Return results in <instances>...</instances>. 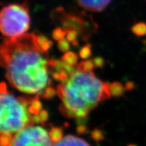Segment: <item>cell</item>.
Instances as JSON below:
<instances>
[{"label": "cell", "instance_id": "1", "mask_svg": "<svg viewBox=\"0 0 146 146\" xmlns=\"http://www.w3.org/2000/svg\"><path fill=\"white\" fill-rule=\"evenodd\" d=\"M0 53L5 77L18 91L40 96L50 87L51 59L39 47L36 34L6 38Z\"/></svg>", "mask_w": 146, "mask_h": 146}, {"label": "cell", "instance_id": "2", "mask_svg": "<svg viewBox=\"0 0 146 146\" xmlns=\"http://www.w3.org/2000/svg\"><path fill=\"white\" fill-rule=\"evenodd\" d=\"M109 85L92 71L76 70L57 87L60 111L68 118H83L100 102L110 98Z\"/></svg>", "mask_w": 146, "mask_h": 146}, {"label": "cell", "instance_id": "3", "mask_svg": "<svg viewBox=\"0 0 146 146\" xmlns=\"http://www.w3.org/2000/svg\"><path fill=\"white\" fill-rule=\"evenodd\" d=\"M32 98H16L7 90L5 84L1 85V135L13 137L22 129L41 123L38 115L30 112Z\"/></svg>", "mask_w": 146, "mask_h": 146}, {"label": "cell", "instance_id": "4", "mask_svg": "<svg viewBox=\"0 0 146 146\" xmlns=\"http://www.w3.org/2000/svg\"><path fill=\"white\" fill-rule=\"evenodd\" d=\"M28 5L14 3L5 5L0 14V29L6 38H16L26 34L30 27Z\"/></svg>", "mask_w": 146, "mask_h": 146}, {"label": "cell", "instance_id": "5", "mask_svg": "<svg viewBox=\"0 0 146 146\" xmlns=\"http://www.w3.org/2000/svg\"><path fill=\"white\" fill-rule=\"evenodd\" d=\"M52 143L44 128L31 125L16 133L8 146H52Z\"/></svg>", "mask_w": 146, "mask_h": 146}, {"label": "cell", "instance_id": "6", "mask_svg": "<svg viewBox=\"0 0 146 146\" xmlns=\"http://www.w3.org/2000/svg\"><path fill=\"white\" fill-rule=\"evenodd\" d=\"M64 17L61 19L62 23L63 24L64 29L67 30H75L78 32L83 31L82 27H86V23L80 16L71 15V14H63Z\"/></svg>", "mask_w": 146, "mask_h": 146}, {"label": "cell", "instance_id": "7", "mask_svg": "<svg viewBox=\"0 0 146 146\" xmlns=\"http://www.w3.org/2000/svg\"><path fill=\"white\" fill-rule=\"evenodd\" d=\"M112 0H76L78 4L84 10L92 12L104 10Z\"/></svg>", "mask_w": 146, "mask_h": 146}, {"label": "cell", "instance_id": "8", "mask_svg": "<svg viewBox=\"0 0 146 146\" xmlns=\"http://www.w3.org/2000/svg\"><path fill=\"white\" fill-rule=\"evenodd\" d=\"M52 146H90L83 139L74 135H66Z\"/></svg>", "mask_w": 146, "mask_h": 146}, {"label": "cell", "instance_id": "9", "mask_svg": "<svg viewBox=\"0 0 146 146\" xmlns=\"http://www.w3.org/2000/svg\"><path fill=\"white\" fill-rule=\"evenodd\" d=\"M61 60L66 65L74 67V66L77 65L76 64L78 62V56L74 52H68L64 54Z\"/></svg>", "mask_w": 146, "mask_h": 146}, {"label": "cell", "instance_id": "10", "mask_svg": "<svg viewBox=\"0 0 146 146\" xmlns=\"http://www.w3.org/2000/svg\"><path fill=\"white\" fill-rule=\"evenodd\" d=\"M125 89V87H123V85L118 82H114L109 85L110 94L114 97H119L121 96Z\"/></svg>", "mask_w": 146, "mask_h": 146}, {"label": "cell", "instance_id": "11", "mask_svg": "<svg viewBox=\"0 0 146 146\" xmlns=\"http://www.w3.org/2000/svg\"><path fill=\"white\" fill-rule=\"evenodd\" d=\"M36 39H37L38 44L39 47L43 52H47L48 50L52 47L53 43L51 40L48 39L45 36L42 35H36Z\"/></svg>", "mask_w": 146, "mask_h": 146}, {"label": "cell", "instance_id": "12", "mask_svg": "<svg viewBox=\"0 0 146 146\" xmlns=\"http://www.w3.org/2000/svg\"><path fill=\"white\" fill-rule=\"evenodd\" d=\"M49 135L53 143H56L64 137L63 130L61 127H52L49 132Z\"/></svg>", "mask_w": 146, "mask_h": 146}, {"label": "cell", "instance_id": "13", "mask_svg": "<svg viewBox=\"0 0 146 146\" xmlns=\"http://www.w3.org/2000/svg\"><path fill=\"white\" fill-rule=\"evenodd\" d=\"M94 66V64L92 60H85L81 61L76 66V69L84 71H92Z\"/></svg>", "mask_w": 146, "mask_h": 146}, {"label": "cell", "instance_id": "14", "mask_svg": "<svg viewBox=\"0 0 146 146\" xmlns=\"http://www.w3.org/2000/svg\"><path fill=\"white\" fill-rule=\"evenodd\" d=\"M132 31L137 35H145L146 34V25L143 23L136 24L133 27Z\"/></svg>", "mask_w": 146, "mask_h": 146}, {"label": "cell", "instance_id": "15", "mask_svg": "<svg viewBox=\"0 0 146 146\" xmlns=\"http://www.w3.org/2000/svg\"><path fill=\"white\" fill-rule=\"evenodd\" d=\"M67 31L66 29H62L61 27H58L54 29L52 33L53 38L56 41H60V40L64 39L66 37V34Z\"/></svg>", "mask_w": 146, "mask_h": 146}, {"label": "cell", "instance_id": "16", "mask_svg": "<svg viewBox=\"0 0 146 146\" xmlns=\"http://www.w3.org/2000/svg\"><path fill=\"white\" fill-rule=\"evenodd\" d=\"M91 54V45L87 44L82 47L79 52V56L82 59L87 60Z\"/></svg>", "mask_w": 146, "mask_h": 146}, {"label": "cell", "instance_id": "17", "mask_svg": "<svg viewBox=\"0 0 146 146\" xmlns=\"http://www.w3.org/2000/svg\"><path fill=\"white\" fill-rule=\"evenodd\" d=\"M58 49L61 51V52L66 53L68 52L69 49H70V44H69V41L66 38L64 39L60 40L58 41Z\"/></svg>", "mask_w": 146, "mask_h": 146}, {"label": "cell", "instance_id": "18", "mask_svg": "<svg viewBox=\"0 0 146 146\" xmlns=\"http://www.w3.org/2000/svg\"><path fill=\"white\" fill-rule=\"evenodd\" d=\"M66 34V39L69 42H72L73 44L75 45V42L76 40V37H77L78 33L75 30H67Z\"/></svg>", "mask_w": 146, "mask_h": 146}, {"label": "cell", "instance_id": "19", "mask_svg": "<svg viewBox=\"0 0 146 146\" xmlns=\"http://www.w3.org/2000/svg\"><path fill=\"white\" fill-rule=\"evenodd\" d=\"M91 137L96 141H100L104 139L103 132L99 129H95L94 131H93L91 133Z\"/></svg>", "mask_w": 146, "mask_h": 146}, {"label": "cell", "instance_id": "20", "mask_svg": "<svg viewBox=\"0 0 146 146\" xmlns=\"http://www.w3.org/2000/svg\"><path fill=\"white\" fill-rule=\"evenodd\" d=\"M56 93H57V91H55L54 88H52V87H49L45 89L44 92L42 94L43 98H45V99H49V98H52L55 96Z\"/></svg>", "mask_w": 146, "mask_h": 146}, {"label": "cell", "instance_id": "21", "mask_svg": "<svg viewBox=\"0 0 146 146\" xmlns=\"http://www.w3.org/2000/svg\"><path fill=\"white\" fill-rule=\"evenodd\" d=\"M38 116H39L40 123L41 124H44L45 122L47 121V119L49 118V114L48 112H47L45 110H42L41 112H39V114H38Z\"/></svg>", "mask_w": 146, "mask_h": 146}, {"label": "cell", "instance_id": "22", "mask_svg": "<svg viewBox=\"0 0 146 146\" xmlns=\"http://www.w3.org/2000/svg\"><path fill=\"white\" fill-rule=\"evenodd\" d=\"M93 63H94V66L96 67H102L104 65V59L100 57H96L92 60Z\"/></svg>", "mask_w": 146, "mask_h": 146}, {"label": "cell", "instance_id": "23", "mask_svg": "<svg viewBox=\"0 0 146 146\" xmlns=\"http://www.w3.org/2000/svg\"><path fill=\"white\" fill-rule=\"evenodd\" d=\"M76 131H77V132L79 133V134H83V133H86L88 132L87 127L83 125H78L77 128H76Z\"/></svg>", "mask_w": 146, "mask_h": 146}, {"label": "cell", "instance_id": "24", "mask_svg": "<svg viewBox=\"0 0 146 146\" xmlns=\"http://www.w3.org/2000/svg\"><path fill=\"white\" fill-rule=\"evenodd\" d=\"M133 88H134V84L133 82H128L125 87V89L127 90H131Z\"/></svg>", "mask_w": 146, "mask_h": 146}, {"label": "cell", "instance_id": "25", "mask_svg": "<svg viewBox=\"0 0 146 146\" xmlns=\"http://www.w3.org/2000/svg\"><path fill=\"white\" fill-rule=\"evenodd\" d=\"M129 146H137V145H129Z\"/></svg>", "mask_w": 146, "mask_h": 146}]
</instances>
